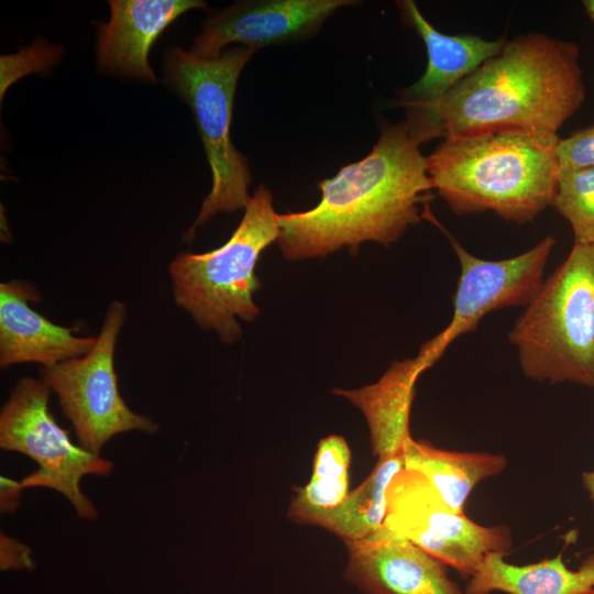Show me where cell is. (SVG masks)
Wrapping results in <instances>:
<instances>
[{
  "label": "cell",
  "instance_id": "cell-12",
  "mask_svg": "<svg viewBox=\"0 0 594 594\" xmlns=\"http://www.w3.org/2000/svg\"><path fill=\"white\" fill-rule=\"evenodd\" d=\"M345 546L344 575L366 594H464L441 561L385 526Z\"/></svg>",
  "mask_w": 594,
  "mask_h": 594
},
{
  "label": "cell",
  "instance_id": "cell-19",
  "mask_svg": "<svg viewBox=\"0 0 594 594\" xmlns=\"http://www.w3.org/2000/svg\"><path fill=\"white\" fill-rule=\"evenodd\" d=\"M404 469L403 452L378 458L366 480L337 507L314 515L308 525L322 527L346 541L361 540L383 527L386 493L393 477Z\"/></svg>",
  "mask_w": 594,
  "mask_h": 594
},
{
  "label": "cell",
  "instance_id": "cell-7",
  "mask_svg": "<svg viewBox=\"0 0 594 594\" xmlns=\"http://www.w3.org/2000/svg\"><path fill=\"white\" fill-rule=\"evenodd\" d=\"M51 389L43 380L21 378L0 413V447L34 460L38 468L20 481L22 488L47 487L64 495L80 518H97L81 492L86 475L107 476L111 461L72 442L48 408Z\"/></svg>",
  "mask_w": 594,
  "mask_h": 594
},
{
  "label": "cell",
  "instance_id": "cell-13",
  "mask_svg": "<svg viewBox=\"0 0 594 594\" xmlns=\"http://www.w3.org/2000/svg\"><path fill=\"white\" fill-rule=\"evenodd\" d=\"M108 22L98 30L97 63L102 74L157 79L148 64V51L163 31L190 9H205L200 0H111Z\"/></svg>",
  "mask_w": 594,
  "mask_h": 594
},
{
  "label": "cell",
  "instance_id": "cell-21",
  "mask_svg": "<svg viewBox=\"0 0 594 594\" xmlns=\"http://www.w3.org/2000/svg\"><path fill=\"white\" fill-rule=\"evenodd\" d=\"M551 206L570 223L574 243L594 244V166L560 169Z\"/></svg>",
  "mask_w": 594,
  "mask_h": 594
},
{
  "label": "cell",
  "instance_id": "cell-17",
  "mask_svg": "<svg viewBox=\"0 0 594 594\" xmlns=\"http://www.w3.org/2000/svg\"><path fill=\"white\" fill-rule=\"evenodd\" d=\"M492 554L470 578L464 594H586L594 588V553L576 570L569 569L563 553L536 563L516 565Z\"/></svg>",
  "mask_w": 594,
  "mask_h": 594
},
{
  "label": "cell",
  "instance_id": "cell-6",
  "mask_svg": "<svg viewBox=\"0 0 594 594\" xmlns=\"http://www.w3.org/2000/svg\"><path fill=\"white\" fill-rule=\"evenodd\" d=\"M254 52L242 45L205 59L173 47L164 56V81L191 109L212 174L211 190L186 241L216 213L245 208L251 198L249 162L231 141L230 127L238 79Z\"/></svg>",
  "mask_w": 594,
  "mask_h": 594
},
{
  "label": "cell",
  "instance_id": "cell-16",
  "mask_svg": "<svg viewBox=\"0 0 594 594\" xmlns=\"http://www.w3.org/2000/svg\"><path fill=\"white\" fill-rule=\"evenodd\" d=\"M436 363L424 348L414 359L395 361L374 384L355 389L336 388L364 415L372 450L378 458L403 452L409 432V416L419 376Z\"/></svg>",
  "mask_w": 594,
  "mask_h": 594
},
{
  "label": "cell",
  "instance_id": "cell-11",
  "mask_svg": "<svg viewBox=\"0 0 594 594\" xmlns=\"http://www.w3.org/2000/svg\"><path fill=\"white\" fill-rule=\"evenodd\" d=\"M355 0H250L212 13L195 38L190 53L212 59L230 43L252 50L312 37L337 10Z\"/></svg>",
  "mask_w": 594,
  "mask_h": 594
},
{
  "label": "cell",
  "instance_id": "cell-25",
  "mask_svg": "<svg viewBox=\"0 0 594 594\" xmlns=\"http://www.w3.org/2000/svg\"><path fill=\"white\" fill-rule=\"evenodd\" d=\"M582 484L590 498L594 502V471L584 472L582 474Z\"/></svg>",
  "mask_w": 594,
  "mask_h": 594
},
{
  "label": "cell",
  "instance_id": "cell-3",
  "mask_svg": "<svg viewBox=\"0 0 594 594\" xmlns=\"http://www.w3.org/2000/svg\"><path fill=\"white\" fill-rule=\"evenodd\" d=\"M559 135L446 139L427 156L433 189L457 215L494 211L516 224L552 205Z\"/></svg>",
  "mask_w": 594,
  "mask_h": 594
},
{
  "label": "cell",
  "instance_id": "cell-10",
  "mask_svg": "<svg viewBox=\"0 0 594 594\" xmlns=\"http://www.w3.org/2000/svg\"><path fill=\"white\" fill-rule=\"evenodd\" d=\"M451 245L460 262L450 323L424 343L438 359L460 336L474 331L488 312L528 306L543 283V271L556 244L546 237L528 251L504 260L488 261L469 253L455 239Z\"/></svg>",
  "mask_w": 594,
  "mask_h": 594
},
{
  "label": "cell",
  "instance_id": "cell-26",
  "mask_svg": "<svg viewBox=\"0 0 594 594\" xmlns=\"http://www.w3.org/2000/svg\"><path fill=\"white\" fill-rule=\"evenodd\" d=\"M582 4L588 18L594 21V0H584Z\"/></svg>",
  "mask_w": 594,
  "mask_h": 594
},
{
  "label": "cell",
  "instance_id": "cell-4",
  "mask_svg": "<svg viewBox=\"0 0 594 594\" xmlns=\"http://www.w3.org/2000/svg\"><path fill=\"white\" fill-rule=\"evenodd\" d=\"M279 234L273 195L261 185L226 243L204 253L180 252L169 263L175 302L202 330L216 332L222 342H235L242 336L239 319L250 322L260 315L253 299L261 287L255 267Z\"/></svg>",
  "mask_w": 594,
  "mask_h": 594
},
{
  "label": "cell",
  "instance_id": "cell-20",
  "mask_svg": "<svg viewBox=\"0 0 594 594\" xmlns=\"http://www.w3.org/2000/svg\"><path fill=\"white\" fill-rule=\"evenodd\" d=\"M351 453L343 437L321 439L314 458L309 482L298 487L289 505L288 517L307 524L316 514L339 506L349 495Z\"/></svg>",
  "mask_w": 594,
  "mask_h": 594
},
{
  "label": "cell",
  "instance_id": "cell-15",
  "mask_svg": "<svg viewBox=\"0 0 594 594\" xmlns=\"http://www.w3.org/2000/svg\"><path fill=\"white\" fill-rule=\"evenodd\" d=\"M403 22L425 43L428 63L422 76L399 94L404 109L435 102L490 58L497 55L506 40H486L472 34L449 35L436 29L413 0L396 2Z\"/></svg>",
  "mask_w": 594,
  "mask_h": 594
},
{
  "label": "cell",
  "instance_id": "cell-18",
  "mask_svg": "<svg viewBox=\"0 0 594 594\" xmlns=\"http://www.w3.org/2000/svg\"><path fill=\"white\" fill-rule=\"evenodd\" d=\"M404 468L420 473L451 509L464 513L473 490L507 466L503 454L436 448L409 437L403 448Z\"/></svg>",
  "mask_w": 594,
  "mask_h": 594
},
{
  "label": "cell",
  "instance_id": "cell-23",
  "mask_svg": "<svg viewBox=\"0 0 594 594\" xmlns=\"http://www.w3.org/2000/svg\"><path fill=\"white\" fill-rule=\"evenodd\" d=\"M0 569L1 571H32L35 566L31 549L1 534L0 537Z\"/></svg>",
  "mask_w": 594,
  "mask_h": 594
},
{
  "label": "cell",
  "instance_id": "cell-14",
  "mask_svg": "<svg viewBox=\"0 0 594 594\" xmlns=\"http://www.w3.org/2000/svg\"><path fill=\"white\" fill-rule=\"evenodd\" d=\"M41 299L29 282L0 284V366L38 363L50 367L85 355L96 337L76 336L73 328L53 323L30 307Z\"/></svg>",
  "mask_w": 594,
  "mask_h": 594
},
{
  "label": "cell",
  "instance_id": "cell-9",
  "mask_svg": "<svg viewBox=\"0 0 594 594\" xmlns=\"http://www.w3.org/2000/svg\"><path fill=\"white\" fill-rule=\"evenodd\" d=\"M383 526L407 539L462 578H472L486 558L512 550V530L483 526L451 509L418 472L404 468L386 493Z\"/></svg>",
  "mask_w": 594,
  "mask_h": 594
},
{
  "label": "cell",
  "instance_id": "cell-1",
  "mask_svg": "<svg viewBox=\"0 0 594 594\" xmlns=\"http://www.w3.org/2000/svg\"><path fill=\"white\" fill-rule=\"evenodd\" d=\"M586 95L573 41L529 32L506 40L439 100L405 109L420 143L494 134L558 135Z\"/></svg>",
  "mask_w": 594,
  "mask_h": 594
},
{
  "label": "cell",
  "instance_id": "cell-22",
  "mask_svg": "<svg viewBox=\"0 0 594 594\" xmlns=\"http://www.w3.org/2000/svg\"><path fill=\"white\" fill-rule=\"evenodd\" d=\"M557 156L560 169L594 166V125L579 129L559 140Z\"/></svg>",
  "mask_w": 594,
  "mask_h": 594
},
{
  "label": "cell",
  "instance_id": "cell-8",
  "mask_svg": "<svg viewBox=\"0 0 594 594\" xmlns=\"http://www.w3.org/2000/svg\"><path fill=\"white\" fill-rule=\"evenodd\" d=\"M125 318V306L112 301L89 352L40 371L42 380L57 395L79 446L95 454L116 435L158 430L151 418L132 411L119 392L114 351Z\"/></svg>",
  "mask_w": 594,
  "mask_h": 594
},
{
  "label": "cell",
  "instance_id": "cell-24",
  "mask_svg": "<svg viewBox=\"0 0 594 594\" xmlns=\"http://www.w3.org/2000/svg\"><path fill=\"white\" fill-rule=\"evenodd\" d=\"M0 504L2 513L14 512L19 505L20 494L23 490L20 482L1 476Z\"/></svg>",
  "mask_w": 594,
  "mask_h": 594
},
{
  "label": "cell",
  "instance_id": "cell-5",
  "mask_svg": "<svg viewBox=\"0 0 594 594\" xmlns=\"http://www.w3.org/2000/svg\"><path fill=\"white\" fill-rule=\"evenodd\" d=\"M508 339L528 378L594 387V244H573Z\"/></svg>",
  "mask_w": 594,
  "mask_h": 594
},
{
  "label": "cell",
  "instance_id": "cell-27",
  "mask_svg": "<svg viewBox=\"0 0 594 594\" xmlns=\"http://www.w3.org/2000/svg\"><path fill=\"white\" fill-rule=\"evenodd\" d=\"M586 594H594V588L592 591H590L588 593H586Z\"/></svg>",
  "mask_w": 594,
  "mask_h": 594
},
{
  "label": "cell",
  "instance_id": "cell-2",
  "mask_svg": "<svg viewBox=\"0 0 594 594\" xmlns=\"http://www.w3.org/2000/svg\"><path fill=\"white\" fill-rule=\"evenodd\" d=\"M420 142L407 122L386 123L372 151L318 183L311 209L279 215L277 240L290 261L326 256L364 242L389 245L418 223L433 189Z\"/></svg>",
  "mask_w": 594,
  "mask_h": 594
}]
</instances>
